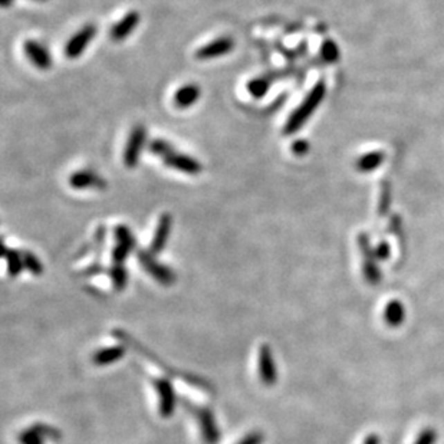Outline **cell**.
<instances>
[{"mask_svg": "<svg viewBox=\"0 0 444 444\" xmlns=\"http://www.w3.org/2000/svg\"><path fill=\"white\" fill-rule=\"evenodd\" d=\"M324 95H325V85L322 82H320L312 88V91L302 101V104L293 111L292 115L289 117V120L285 124L284 133L290 136V134H295L296 131H299V129L304 127V124L313 114V111L318 108Z\"/></svg>", "mask_w": 444, "mask_h": 444, "instance_id": "obj_1", "label": "cell"}, {"mask_svg": "<svg viewBox=\"0 0 444 444\" xmlns=\"http://www.w3.org/2000/svg\"><path fill=\"white\" fill-rule=\"evenodd\" d=\"M114 337H117L120 341H122V342H124V344H127L128 346H131L133 349L138 351V353L144 354V357H145V358H148V360H150L151 362L157 364V365H158V368H161L163 371H164L165 374H167V376L177 377V378H180V380H184L186 382H189V384H192V385H197V387L203 388V390H206V391H210V390H212V387H210V384H209L207 381L201 380V378H198V377H193V376L186 374V373H180V371H177V369L170 368L167 364H164L160 358H157L153 353H148V351H147L144 346L138 345V342H137V341H134V340H133L131 337H129V335H127L125 332H122V331H114Z\"/></svg>", "mask_w": 444, "mask_h": 444, "instance_id": "obj_2", "label": "cell"}, {"mask_svg": "<svg viewBox=\"0 0 444 444\" xmlns=\"http://www.w3.org/2000/svg\"><path fill=\"white\" fill-rule=\"evenodd\" d=\"M183 405L197 418L200 424V432L206 444H216L220 440V432L216 425L214 417L209 409L192 404L189 400H183Z\"/></svg>", "mask_w": 444, "mask_h": 444, "instance_id": "obj_3", "label": "cell"}, {"mask_svg": "<svg viewBox=\"0 0 444 444\" xmlns=\"http://www.w3.org/2000/svg\"><path fill=\"white\" fill-rule=\"evenodd\" d=\"M145 140H147L145 127L141 124L136 125L128 136V140L124 148V154H122V161L127 169H134L138 164L141 153L145 147Z\"/></svg>", "mask_w": 444, "mask_h": 444, "instance_id": "obj_4", "label": "cell"}, {"mask_svg": "<svg viewBox=\"0 0 444 444\" xmlns=\"http://www.w3.org/2000/svg\"><path fill=\"white\" fill-rule=\"evenodd\" d=\"M137 259L144 270L150 273L157 282L163 285H172L176 282V273L169 266L158 263L150 250H138Z\"/></svg>", "mask_w": 444, "mask_h": 444, "instance_id": "obj_5", "label": "cell"}, {"mask_svg": "<svg viewBox=\"0 0 444 444\" xmlns=\"http://www.w3.org/2000/svg\"><path fill=\"white\" fill-rule=\"evenodd\" d=\"M97 26L94 24H88L82 26L65 45V57L68 59H77L85 52L88 45L95 39Z\"/></svg>", "mask_w": 444, "mask_h": 444, "instance_id": "obj_6", "label": "cell"}, {"mask_svg": "<svg viewBox=\"0 0 444 444\" xmlns=\"http://www.w3.org/2000/svg\"><path fill=\"white\" fill-rule=\"evenodd\" d=\"M234 49V41L228 36H221L206 45H203L197 49L196 58L200 61H209L223 57V55L230 53Z\"/></svg>", "mask_w": 444, "mask_h": 444, "instance_id": "obj_7", "label": "cell"}, {"mask_svg": "<svg viewBox=\"0 0 444 444\" xmlns=\"http://www.w3.org/2000/svg\"><path fill=\"white\" fill-rule=\"evenodd\" d=\"M164 164L167 165L170 169H174L180 173L184 174H190V176H197L201 173V164L197 158L187 156V154H181V153H173L170 156L165 157Z\"/></svg>", "mask_w": 444, "mask_h": 444, "instance_id": "obj_8", "label": "cell"}, {"mask_svg": "<svg viewBox=\"0 0 444 444\" xmlns=\"http://www.w3.org/2000/svg\"><path fill=\"white\" fill-rule=\"evenodd\" d=\"M154 387L160 397V416L164 418L173 416L176 407V396L170 381L165 378H157L154 380Z\"/></svg>", "mask_w": 444, "mask_h": 444, "instance_id": "obj_9", "label": "cell"}, {"mask_svg": "<svg viewBox=\"0 0 444 444\" xmlns=\"http://www.w3.org/2000/svg\"><path fill=\"white\" fill-rule=\"evenodd\" d=\"M69 186L75 190H85V189L104 190L107 187V181L94 172L80 170L71 174Z\"/></svg>", "mask_w": 444, "mask_h": 444, "instance_id": "obj_10", "label": "cell"}, {"mask_svg": "<svg viewBox=\"0 0 444 444\" xmlns=\"http://www.w3.org/2000/svg\"><path fill=\"white\" fill-rule=\"evenodd\" d=\"M140 19H141V16L137 10H131V12H128L127 15H124L121 19L113 28H111V30H109L111 39L115 41V42H121V41L127 39L128 36L134 32V29L140 25Z\"/></svg>", "mask_w": 444, "mask_h": 444, "instance_id": "obj_11", "label": "cell"}, {"mask_svg": "<svg viewBox=\"0 0 444 444\" xmlns=\"http://www.w3.org/2000/svg\"><path fill=\"white\" fill-rule=\"evenodd\" d=\"M172 226H173V217L170 213H163L158 219V223L151 240V245H150V252L153 255H158L164 250L165 245H167V240L170 237V232H172Z\"/></svg>", "mask_w": 444, "mask_h": 444, "instance_id": "obj_12", "label": "cell"}, {"mask_svg": "<svg viewBox=\"0 0 444 444\" xmlns=\"http://www.w3.org/2000/svg\"><path fill=\"white\" fill-rule=\"evenodd\" d=\"M24 49L28 59L41 71H48L52 66V57L50 52L39 42L36 41H26L24 44Z\"/></svg>", "mask_w": 444, "mask_h": 444, "instance_id": "obj_13", "label": "cell"}, {"mask_svg": "<svg viewBox=\"0 0 444 444\" xmlns=\"http://www.w3.org/2000/svg\"><path fill=\"white\" fill-rule=\"evenodd\" d=\"M259 376H261L262 382L268 385H272L276 381V369L268 345H262L259 349Z\"/></svg>", "mask_w": 444, "mask_h": 444, "instance_id": "obj_14", "label": "cell"}, {"mask_svg": "<svg viewBox=\"0 0 444 444\" xmlns=\"http://www.w3.org/2000/svg\"><path fill=\"white\" fill-rule=\"evenodd\" d=\"M201 95V89L197 84H186L180 86L174 94V105L180 109H186L194 105Z\"/></svg>", "mask_w": 444, "mask_h": 444, "instance_id": "obj_15", "label": "cell"}, {"mask_svg": "<svg viewBox=\"0 0 444 444\" xmlns=\"http://www.w3.org/2000/svg\"><path fill=\"white\" fill-rule=\"evenodd\" d=\"M3 257L8 261V272L10 276L15 277L25 269L22 252L3 246Z\"/></svg>", "mask_w": 444, "mask_h": 444, "instance_id": "obj_16", "label": "cell"}, {"mask_svg": "<svg viewBox=\"0 0 444 444\" xmlns=\"http://www.w3.org/2000/svg\"><path fill=\"white\" fill-rule=\"evenodd\" d=\"M124 348L122 346H109L105 349H100L98 353L94 355V362L97 365H107L113 364L124 357Z\"/></svg>", "mask_w": 444, "mask_h": 444, "instance_id": "obj_17", "label": "cell"}, {"mask_svg": "<svg viewBox=\"0 0 444 444\" xmlns=\"http://www.w3.org/2000/svg\"><path fill=\"white\" fill-rule=\"evenodd\" d=\"M270 88V80L266 77H257L253 78L248 82L246 89L249 92V95L255 100H262L269 92Z\"/></svg>", "mask_w": 444, "mask_h": 444, "instance_id": "obj_18", "label": "cell"}, {"mask_svg": "<svg viewBox=\"0 0 444 444\" xmlns=\"http://www.w3.org/2000/svg\"><path fill=\"white\" fill-rule=\"evenodd\" d=\"M107 272L115 290H122L127 286L128 273L122 265H113Z\"/></svg>", "mask_w": 444, "mask_h": 444, "instance_id": "obj_19", "label": "cell"}, {"mask_svg": "<svg viewBox=\"0 0 444 444\" xmlns=\"http://www.w3.org/2000/svg\"><path fill=\"white\" fill-rule=\"evenodd\" d=\"M148 150H150V153H153L154 156L165 158L174 153V147L169 141L156 138V140H151L150 144H148Z\"/></svg>", "mask_w": 444, "mask_h": 444, "instance_id": "obj_20", "label": "cell"}, {"mask_svg": "<svg viewBox=\"0 0 444 444\" xmlns=\"http://www.w3.org/2000/svg\"><path fill=\"white\" fill-rule=\"evenodd\" d=\"M114 236L117 239V242L121 243V245H125V246L131 248V249H134L137 246L136 239H134L131 230H129V228H127L125 225H118L114 229Z\"/></svg>", "mask_w": 444, "mask_h": 444, "instance_id": "obj_21", "label": "cell"}, {"mask_svg": "<svg viewBox=\"0 0 444 444\" xmlns=\"http://www.w3.org/2000/svg\"><path fill=\"white\" fill-rule=\"evenodd\" d=\"M22 256H24V265H25V269H26V270H29L32 275L39 276V275L44 272V266H42L41 261L38 259V256L33 255V253H32V252H29V250L22 252Z\"/></svg>", "mask_w": 444, "mask_h": 444, "instance_id": "obj_22", "label": "cell"}, {"mask_svg": "<svg viewBox=\"0 0 444 444\" xmlns=\"http://www.w3.org/2000/svg\"><path fill=\"white\" fill-rule=\"evenodd\" d=\"M321 55L326 62H335L340 57L337 44L332 42V41H325L321 46Z\"/></svg>", "mask_w": 444, "mask_h": 444, "instance_id": "obj_23", "label": "cell"}, {"mask_svg": "<svg viewBox=\"0 0 444 444\" xmlns=\"http://www.w3.org/2000/svg\"><path fill=\"white\" fill-rule=\"evenodd\" d=\"M131 252H133L131 248H128V246L121 245V243H117V246H114L113 252H111V259H113L114 265H122Z\"/></svg>", "mask_w": 444, "mask_h": 444, "instance_id": "obj_24", "label": "cell"}, {"mask_svg": "<svg viewBox=\"0 0 444 444\" xmlns=\"http://www.w3.org/2000/svg\"><path fill=\"white\" fill-rule=\"evenodd\" d=\"M17 440H19L21 444H44V437L39 434V433H36L32 427L22 432L19 434V437H17Z\"/></svg>", "mask_w": 444, "mask_h": 444, "instance_id": "obj_25", "label": "cell"}, {"mask_svg": "<svg viewBox=\"0 0 444 444\" xmlns=\"http://www.w3.org/2000/svg\"><path fill=\"white\" fill-rule=\"evenodd\" d=\"M381 158H382V154H378V153L364 156L358 165L361 170H373L378 164H381Z\"/></svg>", "mask_w": 444, "mask_h": 444, "instance_id": "obj_26", "label": "cell"}, {"mask_svg": "<svg viewBox=\"0 0 444 444\" xmlns=\"http://www.w3.org/2000/svg\"><path fill=\"white\" fill-rule=\"evenodd\" d=\"M32 429L36 432V433H39L44 438H52V440H58L59 438V432L57 429H53L50 427V425H46V424H36V425H32Z\"/></svg>", "mask_w": 444, "mask_h": 444, "instance_id": "obj_27", "label": "cell"}, {"mask_svg": "<svg viewBox=\"0 0 444 444\" xmlns=\"http://www.w3.org/2000/svg\"><path fill=\"white\" fill-rule=\"evenodd\" d=\"M292 151L296 156H305L309 151V144L305 140H296L292 144Z\"/></svg>", "mask_w": 444, "mask_h": 444, "instance_id": "obj_28", "label": "cell"}, {"mask_svg": "<svg viewBox=\"0 0 444 444\" xmlns=\"http://www.w3.org/2000/svg\"><path fill=\"white\" fill-rule=\"evenodd\" d=\"M105 236H107V229L105 226H100L95 232V236H94V240H95V249L97 250H101L105 245Z\"/></svg>", "mask_w": 444, "mask_h": 444, "instance_id": "obj_29", "label": "cell"}, {"mask_svg": "<svg viewBox=\"0 0 444 444\" xmlns=\"http://www.w3.org/2000/svg\"><path fill=\"white\" fill-rule=\"evenodd\" d=\"M263 441L262 433H250L248 434L242 441H239L237 444H261Z\"/></svg>", "mask_w": 444, "mask_h": 444, "instance_id": "obj_30", "label": "cell"}, {"mask_svg": "<svg viewBox=\"0 0 444 444\" xmlns=\"http://www.w3.org/2000/svg\"><path fill=\"white\" fill-rule=\"evenodd\" d=\"M101 272H104V268L97 262V263H92L89 268H86L82 273L84 276H94V275H100Z\"/></svg>", "mask_w": 444, "mask_h": 444, "instance_id": "obj_31", "label": "cell"}, {"mask_svg": "<svg viewBox=\"0 0 444 444\" xmlns=\"http://www.w3.org/2000/svg\"><path fill=\"white\" fill-rule=\"evenodd\" d=\"M0 3H2L3 8H9L13 5V0H0Z\"/></svg>", "mask_w": 444, "mask_h": 444, "instance_id": "obj_32", "label": "cell"}, {"mask_svg": "<svg viewBox=\"0 0 444 444\" xmlns=\"http://www.w3.org/2000/svg\"><path fill=\"white\" fill-rule=\"evenodd\" d=\"M36 2H46V0H36Z\"/></svg>", "mask_w": 444, "mask_h": 444, "instance_id": "obj_33", "label": "cell"}]
</instances>
